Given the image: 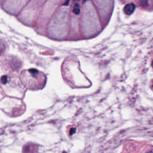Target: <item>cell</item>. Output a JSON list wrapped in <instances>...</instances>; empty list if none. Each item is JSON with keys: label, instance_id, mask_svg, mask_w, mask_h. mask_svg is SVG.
<instances>
[{"label": "cell", "instance_id": "cell-4", "mask_svg": "<svg viewBox=\"0 0 153 153\" xmlns=\"http://www.w3.org/2000/svg\"><path fill=\"white\" fill-rule=\"evenodd\" d=\"M70 1V0H67L66 2L64 3L63 5L64 6H68L69 4Z\"/></svg>", "mask_w": 153, "mask_h": 153}, {"label": "cell", "instance_id": "cell-7", "mask_svg": "<svg viewBox=\"0 0 153 153\" xmlns=\"http://www.w3.org/2000/svg\"><path fill=\"white\" fill-rule=\"evenodd\" d=\"M80 0H74V1H75V2H76V1H79Z\"/></svg>", "mask_w": 153, "mask_h": 153}, {"label": "cell", "instance_id": "cell-6", "mask_svg": "<svg viewBox=\"0 0 153 153\" xmlns=\"http://www.w3.org/2000/svg\"><path fill=\"white\" fill-rule=\"evenodd\" d=\"M88 0H83V3H84V2H87Z\"/></svg>", "mask_w": 153, "mask_h": 153}, {"label": "cell", "instance_id": "cell-1", "mask_svg": "<svg viewBox=\"0 0 153 153\" xmlns=\"http://www.w3.org/2000/svg\"><path fill=\"white\" fill-rule=\"evenodd\" d=\"M136 9V6L133 3L126 5L124 9V11L127 15H131L133 14Z\"/></svg>", "mask_w": 153, "mask_h": 153}, {"label": "cell", "instance_id": "cell-3", "mask_svg": "<svg viewBox=\"0 0 153 153\" xmlns=\"http://www.w3.org/2000/svg\"><path fill=\"white\" fill-rule=\"evenodd\" d=\"M141 5L142 7H145L148 6V0H141Z\"/></svg>", "mask_w": 153, "mask_h": 153}, {"label": "cell", "instance_id": "cell-5", "mask_svg": "<svg viewBox=\"0 0 153 153\" xmlns=\"http://www.w3.org/2000/svg\"><path fill=\"white\" fill-rule=\"evenodd\" d=\"M3 50H4V47H2L1 46V43H0V54L2 53Z\"/></svg>", "mask_w": 153, "mask_h": 153}, {"label": "cell", "instance_id": "cell-2", "mask_svg": "<svg viewBox=\"0 0 153 153\" xmlns=\"http://www.w3.org/2000/svg\"><path fill=\"white\" fill-rule=\"evenodd\" d=\"M73 12L76 15H79L80 14V5L77 3L74 5L73 8Z\"/></svg>", "mask_w": 153, "mask_h": 153}]
</instances>
